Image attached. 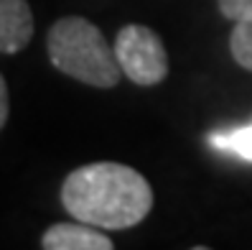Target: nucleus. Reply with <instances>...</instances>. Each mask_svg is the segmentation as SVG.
Listing matches in <instances>:
<instances>
[{"instance_id":"nucleus-8","label":"nucleus","mask_w":252,"mask_h":250,"mask_svg":"<svg viewBox=\"0 0 252 250\" xmlns=\"http://www.w3.org/2000/svg\"><path fill=\"white\" fill-rule=\"evenodd\" d=\"M221 16L232 21H245L252 18V0H217Z\"/></svg>"},{"instance_id":"nucleus-7","label":"nucleus","mask_w":252,"mask_h":250,"mask_svg":"<svg viewBox=\"0 0 252 250\" xmlns=\"http://www.w3.org/2000/svg\"><path fill=\"white\" fill-rule=\"evenodd\" d=\"M229 51L237 64L252 71V18L237 21L234 31L229 36Z\"/></svg>"},{"instance_id":"nucleus-5","label":"nucleus","mask_w":252,"mask_h":250,"mask_svg":"<svg viewBox=\"0 0 252 250\" xmlns=\"http://www.w3.org/2000/svg\"><path fill=\"white\" fill-rule=\"evenodd\" d=\"M33 38L28 0H0V54H18Z\"/></svg>"},{"instance_id":"nucleus-2","label":"nucleus","mask_w":252,"mask_h":250,"mask_svg":"<svg viewBox=\"0 0 252 250\" xmlns=\"http://www.w3.org/2000/svg\"><path fill=\"white\" fill-rule=\"evenodd\" d=\"M46 49L51 64L62 74L90 87L110 90L123 77L115 49H110L99 28L82 16L56 21L49 31Z\"/></svg>"},{"instance_id":"nucleus-6","label":"nucleus","mask_w":252,"mask_h":250,"mask_svg":"<svg viewBox=\"0 0 252 250\" xmlns=\"http://www.w3.org/2000/svg\"><path fill=\"white\" fill-rule=\"evenodd\" d=\"M212 148L237 156L240 161L252 164V123L250 125H240V128H229V130H219V133L209 136Z\"/></svg>"},{"instance_id":"nucleus-9","label":"nucleus","mask_w":252,"mask_h":250,"mask_svg":"<svg viewBox=\"0 0 252 250\" xmlns=\"http://www.w3.org/2000/svg\"><path fill=\"white\" fill-rule=\"evenodd\" d=\"M8 110H10V102H8V84L0 74V130H3L5 120H8Z\"/></svg>"},{"instance_id":"nucleus-4","label":"nucleus","mask_w":252,"mask_h":250,"mask_svg":"<svg viewBox=\"0 0 252 250\" xmlns=\"http://www.w3.org/2000/svg\"><path fill=\"white\" fill-rule=\"evenodd\" d=\"M46 250H112L115 243L99 227L87 222H59L51 225L41 238Z\"/></svg>"},{"instance_id":"nucleus-1","label":"nucleus","mask_w":252,"mask_h":250,"mask_svg":"<svg viewBox=\"0 0 252 250\" xmlns=\"http://www.w3.org/2000/svg\"><path fill=\"white\" fill-rule=\"evenodd\" d=\"M62 204L79 222L99 230H125L148 217L153 189L140 171L115 161H97L64 179Z\"/></svg>"},{"instance_id":"nucleus-3","label":"nucleus","mask_w":252,"mask_h":250,"mask_svg":"<svg viewBox=\"0 0 252 250\" xmlns=\"http://www.w3.org/2000/svg\"><path fill=\"white\" fill-rule=\"evenodd\" d=\"M115 56L123 74L140 87H153L168 77V54L160 36L148 26H123L115 38Z\"/></svg>"}]
</instances>
